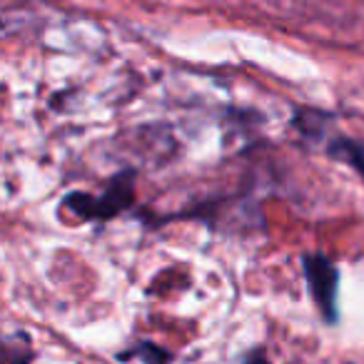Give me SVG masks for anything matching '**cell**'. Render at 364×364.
<instances>
[{
    "mask_svg": "<svg viewBox=\"0 0 364 364\" xmlns=\"http://www.w3.org/2000/svg\"><path fill=\"white\" fill-rule=\"evenodd\" d=\"M132 203H135V170H122L105 182L100 198L87 193H68L63 208L70 210L82 223H92V220L107 223L132 208Z\"/></svg>",
    "mask_w": 364,
    "mask_h": 364,
    "instance_id": "cell-1",
    "label": "cell"
},
{
    "mask_svg": "<svg viewBox=\"0 0 364 364\" xmlns=\"http://www.w3.org/2000/svg\"><path fill=\"white\" fill-rule=\"evenodd\" d=\"M304 279H307L309 294H312L314 304H317L319 314L327 324H334L339 319V269L329 257L322 252H307L302 257Z\"/></svg>",
    "mask_w": 364,
    "mask_h": 364,
    "instance_id": "cell-2",
    "label": "cell"
},
{
    "mask_svg": "<svg viewBox=\"0 0 364 364\" xmlns=\"http://www.w3.org/2000/svg\"><path fill=\"white\" fill-rule=\"evenodd\" d=\"M324 150H327V155L332 157V160H339V162H344V165H349L364 180V142L362 140H354V137H347V135H334L327 140Z\"/></svg>",
    "mask_w": 364,
    "mask_h": 364,
    "instance_id": "cell-3",
    "label": "cell"
},
{
    "mask_svg": "<svg viewBox=\"0 0 364 364\" xmlns=\"http://www.w3.org/2000/svg\"><path fill=\"white\" fill-rule=\"evenodd\" d=\"M140 359L142 364H170L172 362V352H167L165 347H160V344L155 342H137L132 344L127 352L117 354V359L120 362H127V359Z\"/></svg>",
    "mask_w": 364,
    "mask_h": 364,
    "instance_id": "cell-4",
    "label": "cell"
},
{
    "mask_svg": "<svg viewBox=\"0 0 364 364\" xmlns=\"http://www.w3.org/2000/svg\"><path fill=\"white\" fill-rule=\"evenodd\" d=\"M36 352L28 334H11L3 339V364H31Z\"/></svg>",
    "mask_w": 364,
    "mask_h": 364,
    "instance_id": "cell-5",
    "label": "cell"
},
{
    "mask_svg": "<svg viewBox=\"0 0 364 364\" xmlns=\"http://www.w3.org/2000/svg\"><path fill=\"white\" fill-rule=\"evenodd\" d=\"M327 122H329L327 115H322L317 110H309V107H297L292 115V125L299 127V132L304 137H322Z\"/></svg>",
    "mask_w": 364,
    "mask_h": 364,
    "instance_id": "cell-6",
    "label": "cell"
},
{
    "mask_svg": "<svg viewBox=\"0 0 364 364\" xmlns=\"http://www.w3.org/2000/svg\"><path fill=\"white\" fill-rule=\"evenodd\" d=\"M240 364H272V362L267 359V352H264L262 347H255V349H250L247 354H242Z\"/></svg>",
    "mask_w": 364,
    "mask_h": 364,
    "instance_id": "cell-7",
    "label": "cell"
}]
</instances>
